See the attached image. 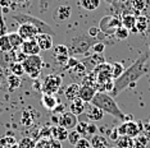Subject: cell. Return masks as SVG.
Instances as JSON below:
<instances>
[{"label": "cell", "mask_w": 150, "mask_h": 148, "mask_svg": "<svg viewBox=\"0 0 150 148\" xmlns=\"http://www.w3.org/2000/svg\"><path fill=\"white\" fill-rule=\"evenodd\" d=\"M150 70V55L149 54H141L127 69H125L123 74L119 78L114 79V88L112 95L118 96L122 91L129 87H135L136 83Z\"/></svg>", "instance_id": "cell-1"}, {"label": "cell", "mask_w": 150, "mask_h": 148, "mask_svg": "<svg viewBox=\"0 0 150 148\" xmlns=\"http://www.w3.org/2000/svg\"><path fill=\"white\" fill-rule=\"evenodd\" d=\"M91 103L98 106L100 110H103L104 114H109V115L114 116L115 119L121 120V121L126 120V115L123 114V111L119 109L118 103L115 102L113 96H110L107 92H96Z\"/></svg>", "instance_id": "cell-2"}, {"label": "cell", "mask_w": 150, "mask_h": 148, "mask_svg": "<svg viewBox=\"0 0 150 148\" xmlns=\"http://www.w3.org/2000/svg\"><path fill=\"white\" fill-rule=\"evenodd\" d=\"M98 40L93 38L88 35H76L71 38V41L68 42L67 47L69 51V56H88L90 55V50L93 47V45Z\"/></svg>", "instance_id": "cell-3"}, {"label": "cell", "mask_w": 150, "mask_h": 148, "mask_svg": "<svg viewBox=\"0 0 150 148\" xmlns=\"http://www.w3.org/2000/svg\"><path fill=\"white\" fill-rule=\"evenodd\" d=\"M12 18L14 19L16 22H18L19 24H22V23H28V24L35 26L36 28L40 31V33H47V35H52V36L55 35V33H54V29L47 24L46 22L41 21V19L37 18V17H33L31 14H28V13H21V12L13 13Z\"/></svg>", "instance_id": "cell-4"}, {"label": "cell", "mask_w": 150, "mask_h": 148, "mask_svg": "<svg viewBox=\"0 0 150 148\" xmlns=\"http://www.w3.org/2000/svg\"><path fill=\"white\" fill-rule=\"evenodd\" d=\"M23 68H25L26 74L32 79H37L39 75L41 74L42 66H44V60L40 55H30L27 59L22 63Z\"/></svg>", "instance_id": "cell-5"}, {"label": "cell", "mask_w": 150, "mask_h": 148, "mask_svg": "<svg viewBox=\"0 0 150 148\" xmlns=\"http://www.w3.org/2000/svg\"><path fill=\"white\" fill-rule=\"evenodd\" d=\"M62 84H63V78L59 74H49L44 79L41 91L42 93H46V95H55L60 89Z\"/></svg>", "instance_id": "cell-6"}, {"label": "cell", "mask_w": 150, "mask_h": 148, "mask_svg": "<svg viewBox=\"0 0 150 148\" xmlns=\"http://www.w3.org/2000/svg\"><path fill=\"white\" fill-rule=\"evenodd\" d=\"M122 26L121 18H118L117 15H105L100 19V23H99V28L100 31L107 36H114V32L118 27Z\"/></svg>", "instance_id": "cell-7"}, {"label": "cell", "mask_w": 150, "mask_h": 148, "mask_svg": "<svg viewBox=\"0 0 150 148\" xmlns=\"http://www.w3.org/2000/svg\"><path fill=\"white\" fill-rule=\"evenodd\" d=\"M78 124V119L76 115H73L71 111H66V112L60 114L59 116H58V125L66 128L67 130H73L76 129Z\"/></svg>", "instance_id": "cell-8"}, {"label": "cell", "mask_w": 150, "mask_h": 148, "mask_svg": "<svg viewBox=\"0 0 150 148\" xmlns=\"http://www.w3.org/2000/svg\"><path fill=\"white\" fill-rule=\"evenodd\" d=\"M53 56H54V60L58 65H66L68 59H69V51H68V47L67 45L64 43H59L53 49Z\"/></svg>", "instance_id": "cell-9"}, {"label": "cell", "mask_w": 150, "mask_h": 148, "mask_svg": "<svg viewBox=\"0 0 150 148\" xmlns=\"http://www.w3.org/2000/svg\"><path fill=\"white\" fill-rule=\"evenodd\" d=\"M19 36L22 37L25 41H28V40H35L36 36L40 33V31L36 28L35 26L32 24H28V23H22V24H19L18 27V31Z\"/></svg>", "instance_id": "cell-10"}, {"label": "cell", "mask_w": 150, "mask_h": 148, "mask_svg": "<svg viewBox=\"0 0 150 148\" xmlns=\"http://www.w3.org/2000/svg\"><path fill=\"white\" fill-rule=\"evenodd\" d=\"M85 115L90 121H100V120H103L104 117V111L100 110L98 106L93 105L91 102H87L86 106H85Z\"/></svg>", "instance_id": "cell-11"}, {"label": "cell", "mask_w": 150, "mask_h": 148, "mask_svg": "<svg viewBox=\"0 0 150 148\" xmlns=\"http://www.w3.org/2000/svg\"><path fill=\"white\" fill-rule=\"evenodd\" d=\"M82 63L85 64V66L87 68V70L93 72L98 65L105 63V58L101 54H90L88 56H85V59H82Z\"/></svg>", "instance_id": "cell-12"}, {"label": "cell", "mask_w": 150, "mask_h": 148, "mask_svg": "<svg viewBox=\"0 0 150 148\" xmlns=\"http://www.w3.org/2000/svg\"><path fill=\"white\" fill-rule=\"evenodd\" d=\"M72 15V8L69 5H59L54 13V19L57 22H66Z\"/></svg>", "instance_id": "cell-13"}, {"label": "cell", "mask_w": 150, "mask_h": 148, "mask_svg": "<svg viewBox=\"0 0 150 148\" xmlns=\"http://www.w3.org/2000/svg\"><path fill=\"white\" fill-rule=\"evenodd\" d=\"M126 125V135L129 138H136L137 135L141 134V129H142V123L139 121L136 123L134 120H129V121H125Z\"/></svg>", "instance_id": "cell-14"}, {"label": "cell", "mask_w": 150, "mask_h": 148, "mask_svg": "<svg viewBox=\"0 0 150 148\" xmlns=\"http://www.w3.org/2000/svg\"><path fill=\"white\" fill-rule=\"evenodd\" d=\"M68 132H69V130H67L66 128L55 124V125L50 126V138L55 139V140H59V142H63V140H66L68 138Z\"/></svg>", "instance_id": "cell-15"}, {"label": "cell", "mask_w": 150, "mask_h": 148, "mask_svg": "<svg viewBox=\"0 0 150 148\" xmlns=\"http://www.w3.org/2000/svg\"><path fill=\"white\" fill-rule=\"evenodd\" d=\"M36 42L39 45V47L42 50V51H47L53 47V36L47 35V33H39L36 36Z\"/></svg>", "instance_id": "cell-16"}, {"label": "cell", "mask_w": 150, "mask_h": 148, "mask_svg": "<svg viewBox=\"0 0 150 148\" xmlns=\"http://www.w3.org/2000/svg\"><path fill=\"white\" fill-rule=\"evenodd\" d=\"M21 50L26 54L27 56L30 55H40V51L41 49L39 47L36 40H28V41H25L21 46Z\"/></svg>", "instance_id": "cell-17"}, {"label": "cell", "mask_w": 150, "mask_h": 148, "mask_svg": "<svg viewBox=\"0 0 150 148\" xmlns=\"http://www.w3.org/2000/svg\"><path fill=\"white\" fill-rule=\"evenodd\" d=\"M98 91L94 88V87L90 86H80V93H78V98H81L83 102H91L94 98V96L96 95Z\"/></svg>", "instance_id": "cell-18"}, {"label": "cell", "mask_w": 150, "mask_h": 148, "mask_svg": "<svg viewBox=\"0 0 150 148\" xmlns=\"http://www.w3.org/2000/svg\"><path fill=\"white\" fill-rule=\"evenodd\" d=\"M121 22H122V26H123L125 28H127L129 32L136 33V31H135L136 15L131 14V13H123L121 17Z\"/></svg>", "instance_id": "cell-19"}, {"label": "cell", "mask_w": 150, "mask_h": 148, "mask_svg": "<svg viewBox=\"0 0 150 148\" xmlns=\"http://www.w3.org/2000/svg\"><path fill=\"white\" fill-rule=\"evenodd\" d=\"M85 106H86V102H83L81 98H77L76 100H73V101H71V103H69V111L73 114V115H82V114L85 112Z\"/></svg>", "instance_id": "cell-20"}, {"label": "cell", "mask_w": 150, "mask_h": 148, "mask_svg": "<svg viewBox=\"0 0 150 148\" xmlns=\"http://www.w3.org/2000/svg\"><path fill=\"white\" fill-rule=\"evenodd\" d=\"M41 103L45 109L53 111L55 107L59 105L58 102V98L54 95H46V93H42V97H41Z\"/></svg>", "instance_id": "cell-21"}, {"label": "cell", "mask_w": 150, "mask_h": 148, "mask_svg": "<svg viewBox=\"0 0 150 148\" xmlns=\"http://www.w3.org/2000/svg\"><path fill=\"white\" fill-rule=\"evenodd\" d=\"M90 143L93 148H110L108 139L101 134H95L90 138Z\"/></svg>", "instance_id": "cell-22"}, {"label": "cell", "mask_w": 150, "mask_h": 148, "mask_svg": "<svg viewBox=\"0 0 150 148\" xmlns=\"http://www.w3.org/2000/svg\"><path fill=\"white\" fill-rule=\"evenodd\" d=\"M149 27V18L144 14H139L136 17V24H135V31L136 33H144Z\"/></svg>", "instance_id": "cell-23"}, {"label": "cell", "mask_w": 150, "mask_h": 148, "mask_svg": "<svg viewBox=\"0 0 150 148\" xmlns=\"http://www.w3.org/2000/svg\"><path fill=\"white\" fill-rule=\"evenodd\" d=\"M78 93H80V84H78V83H71L66 88V91H64V96H66V98L69 101V102L77 98Z\"/></svg>", "instance_id": "cell-24"}, {"label": "cell", "mask_w": 150, "mask_h": 148, "mask_svg": "<svg viewBox=\"0 0 150 148\" xmlns=\"http://www.w3.org/2000/svg\"><path fill=\"white\" fill-rule=\"evenodd\" d=\"M78 4H80V6L82 9H85V10L94 12V10H96L99 6H100L101 1L100 0H80Z\"/></svg>", "instance_id": "cell-25"}, {"label": "cell", "mask_w": 150, "mask_h": 148, "mask_svg": "<svg viewBox=\"0 0 150 148\" xmlns=\"http://www.w3.org/2000/svg\"><path fill=\"white\" fill-rule=\"evenodd\" d=\"M8 38H9V42H11L13 50H19V49H21V46H22V43L25 42V40L19 36L18 32L8 33Z\"/></svg>", "instance_id": "cell-26"}, {"label": "cell", "mask_w": 150, "mask_h": 148, "mask_svg": "<svg viewBox=\"0 0 150 148\" xmlns=\"http://www.w3.org/2000/svg\"><path fill=\"white\" fill-rule=\"evenodd\" d=\"M6 83H8V88L11 92L18 89L19 86H21V77H17L14 74H9L6 77Z\"/></svg>", "instance_id": "cell-27"}, {"label": "cell", "mask_w": 150, "mask_h": 148, "mask_svg": "<svg viewBox=\"0 0 150 148\" xmlns=\"http://www.w3.org/2000/svg\"><path fill=\"white\" fill-rule=\"evenodd\" d=\"M115 148H134V138L127 135H121L115 142Z\"/></svg>", "instance_id": "cell-28"}, {"label": "cell", "mask_w": 150, "mask_h": 148, "mask_svg": "<svg viewBox=\"0 0 150 148\" xmlns=\"http://www.w3.org/2000/svg\"><path fill=\"white\" fill-rule=\"evenodd\" d=\"M110 70H112V78L117 79V78H119V77L122 75V74H123L125 66H123V64H122V63L114 61V63L110 64Z\"/></svg>", "instance_id": "cell-29"}, {"label": "cell", "mask_w": 150, "mask_h": 148, "mask_svg": "<svg viewBox=\"0 0 150 148\" xmlns=\"http://www.w3.org/2000/svg\"><path fill=\"white\" fill-rule=\"evenodd\" d=\"M9 69H11V73L14 74V75H17V77H22L23 74H26L25 68H23V64H22V63L13 61L11 65H9Z\"/></svg>", "instance_id": "cell-30"}, {"label": "cell", "mask_w": 150, "mask_h": 148, "mask_svg": "<svg viewBox=\"0 0 150 148\" xmlns=\"http://www.w3.org/2000/svg\"><path fill=\"white\" fill-rule=\"evenodd\" d=\"M33 121H35V116H33L28 110H25V111H23L22 115H21V123H22V125H25V126H31L32 124H33Z\"/></svg>", "instance_id": "cell-31"}, {"label": "cell", "mask_w": 150, "mask_h": 148, "mask_svg": "<svg viewBox=\"0 0 150 148\" xmlns=\"http://www.w3.org/2000/svg\"><path fill=\"white\" fill-rule=\"evenodd\" d=\"M17 144H18V148H35L36 140L32 139L31 137H23Z\"/></svg>", "instance_id": "cell-32"}, {"label": "cell", "mask_w": 150, "mask_h": 148, "mask_svg": "<svg viewBox=\"0 0 150 148\" xmlns=\"http://www.w3.org/2000/svg\"><path fill=\"white\" fill-rule=\"evenodd\" d=\"M12 50L13 49H12L11 42H9L8 35L0 37V52H9V51H12Z\"/></svg>", "instance_id": "cell-33"}, {"label": "cell", "mask_w": 150, "mask_h": 148, "mask_svg": "<svg viewBox=\"0 0 150 148\" xmlns=\"http://www.w3.org/2000/svg\"><path fill=\"white\" fill-rule=\"evenodd\" d=\"M129 33H131V32H129L127 28H125L123 26H121V27H118V28L115 29L114 37L117 40H119V41H123V40H126L129 36Z\"/></svg>", "instance_id": "cell-34"}, {"label": "cell", "mask_w": 150, "mask_h": 148, "mask_svg": "<svg viewBox=\"0 0 150 148\" xmlns=\"http://www.w3.org/2000/svg\"><path fill=\"white\" fill-rule=\"evenodd\" d=\"M149 139L145 135L140 134L136 138H134V148H146V144H148Z\"/></svg>", "instance_id": "cell-35"}, {"label": "cell", "mask_w": 150, "mask_h": 148, "mask_svg": "<svg viewBox=\"0 0 150 148\" xmlns=\"http://www.w3.org/2000/svg\"><path fill=\"white\" fill-rule=\"evenodd\" d=\"M71 72H72L74 75H78V77H83L86 75V72H87V68L85 66V64L82 61H80L77 64L76 66H74L73 69H71Z\"/></svg>", "instance_id": "cell-36"}, {"label": "cell", "mask_w": 150, "mask_h": 148, "mask_svg": "<svg viewBox=\"0 0 150 148\" xmlns=\"http://www.w3.org/2000/svg\"><path fill=\"white\" fill-rule=\"evenodd\" d=\"M81 138H82V135H81V134L78 133L76 129L69 130V132H68V138H67V139H68V142L72 144V146H74V144H76L78 140L81 139Z\"/></svg>", "instance_id": "cell-37"}, {"label": "cell", "mask_w": 150, "mask_h": 148, "mask_svg": "<svg viewBox=\"0 0 150 148\" xmlns=\"http://www.w3.org/2000/svg\"><path fill=\"white\" fill-rule=\"evenodd\" d=\"M131 5H132V8H134V10L136 13H140V12L145 10V8H146L145 0H132Z\"/></svg>", "instance_id": "cell-38"}, {"label": "cell", "mask_w": 150, "mask_h": 148, "mask_svg": "<svg viewBox=\"0 0 150 148\" xmlns=\"http://www.w3.org/2000/svg\"><path fill=\"white\" fill-rule=\"evenodd\" d=\"M95 134H98V126L95 125V124L91 121L87 124V128H86V133H85V137L83 138H91L93 135H95Z\"/></svg>", "instance_id": "cell-39"}, {"label": "cell", "mask_w": 150, "mask_h": 148, "mask_svg": "<svg viewBox=\"0 0 150 148\" xmlns=\"http://www.w3.org/2000/svg\"><path fill=\"white\" fill-rule=\"evenodd\" d=\"M13 59L17 63H23L27 59V55L22 50H13Z\"/></svg>", "instance_id": "cell-40"}, {"label": "cell", "mask_w": 150, "mask_h": 148, "mask_svg": "<svg viewBox=\"0 0 150 148\" xmlns=\"http://www.w3.org/2000/svg\"><path fill=\"white\" fill-rule=\"evenodd\" d=\"M5 35H8V27L5 24L4 17H3V10H1V8H0V37L5 36Z\"/></svg>", "instance_id": "cell-41"}, {"label": "cell", "mask_w": 150, "mask_h": 148, "mask_svg": "<svg viewBox=\"0 0 150 148\" xmlns=\"http://www.w3.org/2000/svg\"><path fill=\"white\" fill-rule=\"evenodd\" d=\"M74 148H91V143H90V139H87V138H81L78 142L73 146Z\"/></svg>", "instance_id": "cell-42"}, {"label": "cell", "mask_w": 150, "mask_h": 148, "mask_svg": "<svg viewBox=\"0 0 150 148\" xmlns=\"http://www.w3.org/2000/svg\"><path fill=\"white\" fill-rule=\"evenodd\" d=\"M91 50L95 52V54H103L104 50H105V43L101 42V41H96L93 45V47H91Z\"/></svg>", "instance_id": "cell-43"}, {"label": "cell", "mask_w": 150, "mask_h": 148, "mask_svg": "<svg viewBox=\"0 0 150 148\" xmlns=\"http://www.w3.org/2000/svg\"><path fill=\"white\" fill-rule=\"evenodd\" d=\"M78 63H80V60H77L76 58H74V56H69V59H68L67 64L64 65V70H71V69H73Z\"/></svg>", "instance_id": "cell-44"}, {"label": "cell", "mask_w": 150, "mask_h": 148, "mask_svg": "<svg viewBox=\"0 0 150 148\" xmlns=\"http://www.w3.org/2000/svg\"><path fill=\"white\" fill-rule=\"evenodd\" d=\"M100 33H101V31H100V28H99V27H90V28H88V31H87V35L90 37H93V38H95V40L99 38Z\"/></svg>", "instance_id": "cell-45"}, {"label": "cell", "mask_w": 150, "mask_h": 148, "mask_svg": "<svg viewBox=\"0 0 150 148\" xmlns=\"http://www.w3.org/2000/svg\"><path fill=\"white\" fill-rule=\"evenodd\" d=\"M13 1L17 4L18 9H26L31 5V0H13Z\"/></svg>", "instance_id": "cell-46"}, {"label": "cell", "mask_w": 150, "mask_h": 148, "mask_svg": "<svg viewBox=\"0 0 150 148\" xmlns=\"http://www.w3.org/2000/svg\"><path fill=\"white\" fill-rule=\"evenodd\" d=\"M87 121H78L77 126H76V130L81 134L82 137H85V133H86V128H87Z\"/></svg>", "instance_id": "cell-47"}, {"label": "cell", "mask_w": 150, "mask_h": 148, "mask_svg": "<svg viewBox=\"0 0 150 148\" xmlns=\"http://www.w3.org/2000/svg\"><path fill=\"white\" fill-rule=\"evenodd\" d=\"M50 3H52V0H40V12L46 13L50 6Z\"/></svg>", "instance_id": "cell-48"}, {"label": "cell", "mask_w": 150, "mask_h": 148, "mask_svg": "<svg viewBox=\"0 0 150 148\" xmlns=\"http://www.w3.org/2000/svg\"><path fill=\"white\" fill-rule=\"evenodd\" d=\"M49 140L50 138H41V140L36 142L35 148H49Z\"/></svg>", "instance_id": "cell-49"}, {"label": "cell", "mask_w": 150, "mask_h": 148, "mask_svg": "<svg viewBox=\"0 0 150 148\" xmlns=\"http://www.w3.org/2000/svg\"><path fill=\"white\" fill-rule=\"evenodd\" d=\"M142 135H145L148 139H150V123L142 124V129H141Z\"/></svg>", "instance_id": "cell-50"}, {"label": "cell", "mask_w": 150, "mask_h": 148, "mask_svg": "<svg viewBox=\"0 0 150 148\" xmlns=\"http://www.w3.org/2000/svg\"><path fill=\"white\" fill-rule=\"evenodd\" d=\"M119 137H121V135H119V133H118V129H117V128H113V130L109 133V138H110V140L117 142V139Z\"/></svg>", "instance_id": "cell-51"}, {"label": "cell", "mask_w": 150, "mask_h": 148, "mask_svg": "<svg viewBox=\"0 0 150 148\" xmlns=\"http://www.w3.org/2000/svg\"><path fill=\"white\" fill-rule=\"evenodd\" d=\"M49 148H62V143H60L59 140H55V139H52V138H50Z\"/></svg>", "instance_id": "cell-52"}, {"label": "cell", "mask_w": 150, "mask_h": 148, "mask_svg": "<svg viewBox=\"0 0 150 148\" xmlns=\"http://www.w3.org/2000/svg\"><path fill=\"white\" fill-rule=\"evenodd\" d=\"M105 1H107V3H109V4H113V3L115 1V0H105Z\"/></svg>", "instance_id": "cell-53"}, {"label": "cell", "mask_w": 150, "mask_h": 148, "mask_svg": "<svg viewBox=\"0 0 150 148\" xmlns=\"http://www.w3.org/2000/svg\"><path fill=\"white\" fill-rule=\"evenodd\" d=\"M115 1H119V3H127L128 0H115Z\"/></svg>", "instance_id": "cell-54"}, {"label": "cell", "mask_w": 150, "mask_h": 148, "mask_svg": "<svg viewBox=\"0 0 150 148\" xmlns=\"http://www.w3.org/2000/svg\"><path fill=\"white\" fill-rule=\"evenodd\" d=\"M149 51H150V43H149Z\"/></svg>", "instance_id": "cell-55"}, {"label": "cell", "mask_w": 150, "mask_h": 148, "mask_svg": "<svg viewBox=\"0 0 150 148\" xmlns=\"http://www.w3.org/2000/svg\"><path fill=\"white\" fill-rule=\"evenodd\" d=\"M0 114H1V110H0Z\"/></svg>", "instance_id": "cell-56"}, {"label": "cell", "mask_w": 150, "mask_h": 148, "mask_svg": "<svg viewBox=\"0 0 150 148\" xmlns=\"http://www.w3.org/2000/svg\"><path fill=\"white\" fill-rule=\"evenodd\" d=\"M91 148H93V147H91Z\"/></svg>", "instance_id": "cell-57"}]
</instances>
